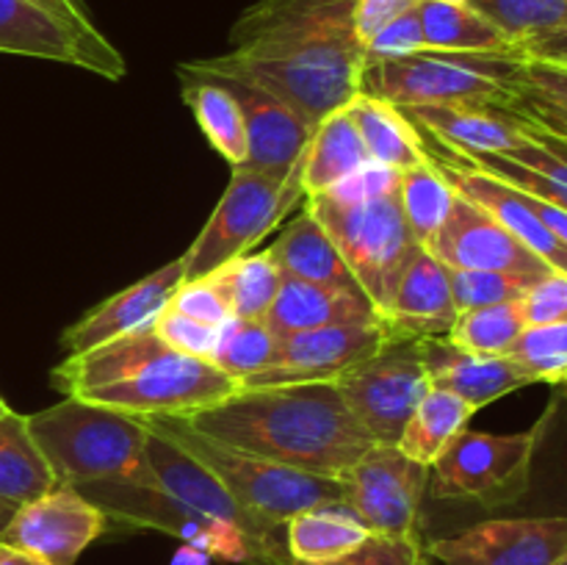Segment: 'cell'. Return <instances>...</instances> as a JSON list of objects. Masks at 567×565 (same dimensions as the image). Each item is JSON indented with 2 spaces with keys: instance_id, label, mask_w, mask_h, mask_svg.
Masks as SVG:
<instances>
[{
  "instance_id": "46",
  "label": "cell",
  "mask_w": 567,
  "mask_h": 565,
  "mask_svg": "<svg viewBox=\"0 0 567 565\" xmlns=\"http://www.w3.org/2000/svg\"><path fill=\"white\" fill-rule=\"evenodd\" d=\"M520 310H524L526 327L567 321V275L548 271L546 277L532 282L520 299Z\"/></svg>"
},
{
  "instance_id": "51",
  "label": "cell",
  "mask_w": 567,
  "mask_h": 565,
  "mask_svg": "<svg viewBox=\"0 0 567 565\" xmlns=\"http://www.w3.org/2000/svg\"><path fill=\"white\" fill-rule=\"evenodd\" d=\"M0 565H53L48 559L37 557L31 552H22V548L9 546V543H0Z\"/></svg>"
},
{
  "instance_id": "36",
  "label": "cell",
  "mask_w": 567,
  "mask_h": 565,
  "mask_svg": "<svg viewBox=\"0 0 567 565\" xmlns=\"http://www.w3.org/2000/svg\"><path fill=\"white\" fill-rule=\"evenodd\" d=\"M399 203H402L404 225L415 244L426 247L449 219V210L454 203V188L441 177V172L432 166L430 158L410 166L399 177Z\"/></svg>"
},
{
  "instance_id": "25",
  "label": "cell",
  "mask_w": 567,
  "mask_h": 565,
  "mask_svg": "<svg viewBox=\"0 0 567 565\" xmlns=\"http://www.w3.org/2000/svg\"><path fill=\"white\" fill-rule=\"evenodd\" d=\"M266 327L275 338L293 332L319 330L336 325H377L385 321L363 291H341V288L316 286L282 275V286L266 314Z\"/></svg>"
},
{
  "instance_id": "48",
  "label": "cell",
  "mask_w": 567,
  "mask_h": 565,
  "mask_svg": "<svg viewBox=\"0 0 567 565\" xmlns=\"http://www.w3.org/2000/svg\"><path fill=\"white\" fill-rule=\"evenodd\" d=\"M419 0H358V9H354V25H358L360 42H369L380 28H385L388 22H393L396 17H402L404 11L415 9Z\"/></svg>"
},
{
  "instance_id": "17",
  "label": "cell",
  "mask_w": 567,
  "mask_h": 565,
  "mask_svg": "<svg viewBox=\"0 0 567 565\" xmlns=\"http://www.w3.org/2000/svg\"><path fill=\"white\" fill-rule=\"evenodd\" d=\"M109 530V518L81 491L55 485L44 496L20 504L0 543L31 552L53 565H75L78 557Z\"/></svg>"
},
{
  "instance_id": "38",
  "label": "cell",
  "mask_w": 567,
  "mask_h": 565,
  "mask_svg": "<svg viewBox=\"0 0 567 565\" xmlns=\"http://www.w3.org/2000/svg\"><path fill=\"white\" fill-rule=\"evenodd\" d=\"M513 44L567 28V0H471Z\"/></svg>"
},
{
  "instance_id": "34",
  "label": "cell",
  "mask_w": 567,
  "mask_h": 565,
  "mask_svg": "<svg viewBox=\"0 0 567 565\" xmlns=\"http://www.w3.org/2000/svg\"><path fill=\"white\" fill-rule=\"evenodd\" d=\"M474 413L476 408H471L465 399L432 388V391L421 399L415 413L408 419L396 446L402 449L410 460H415V463L430 469V465L446 452L449 443H452L460 432L468 430V421Z\"/></svg>"
},
{
  "instance_id": "18",
  "label": "cell",
  "mask_w": 567,
  "mask_h": 565,
  "mask_svg": "<svg viewBox=\"0 0 567 565\" xmlns=\"http://www.w3.org/2000/svg\"><path fill=\"white\" fill-rule=\"evenodd\" d=\"M426 249L449 269L504 271L532 282L554 271L535 253H529L496 216L460 197L457 192L449 219L430 238Z\"/></svg>"
},
{
  "instance_id": "19",
  "label": "cell",
  "mask_w": 567,
  "mask_h": 565,
  "mask_svg": "<svg viewBox=\"0 0 567 565\" xmlns=\"http://www.w3.org/2000/svg\"><path fill=\"white\" fill-rule=\"evenodd\" d=\"M186 66L199 72V75L214 78L219 86H225L233 94V100L241 109L244 133H247V161L241 164L244 170L286 177L299 161V155L305 153V147H308V138L313 133V127L297 111L288 109L282 100H277L275 94L255 86V83L241 81V78L203 72L188 64V61Z\"/></svg>"
},
{
  "instance_id": "41",
  "label": "cell",
  "mask_w": 567,
  "mask_h": 565,
  "mask_svg": "<svg viewBox=\"0 0 567 565\" xmlns=\"http://www.w3.org/2000/svg\"><path fill=\"white\" fill-rule=\"evenodd\" d=\"M449 286H452L454 305L460 310L487 308V305L518 302L524 299L532 280L524 277L504 275V271H482V269H449Z\"/></svg>"
},
{
  "instance_id": "59",
  "label": "cell",
  "mask_w": 567,
  "mask_h": 565,
  "mask_svg": "<svg viewBox=\"0 0 567 565\" xmlns=\"http://www.w3.org/2000/svg\"><path fill=\"white\" fill-rule=\"evenodd\" d=\"M557 565H567V552L563 554V559H559V563Z\"/></svg>"
},
{
  "instance_id": "4",
  "label": "cell",
  "mask_w": 567,
  "mask_h": 565,
  "mask_svg": "<svg viewBox=\"0 0 567 565\" xmlns=\"http://www.w3.org/2000/svg\"><path fill=\"white\" fill-rule=\"evenodd\" d=\"M28 430L48 460L55 485L78 487L103 480H136L150 421L66 397L28 415Z\"/></svg>"
},
{
  "instance_id": "30",
  "label": "cell",
  "mask_w": 567,
  "mask_h": 565,
  "mask_svg": "<svg viewBox=\"0 0 567 565\" xmlns=\"http://www.w3.org/2000/svg\"><path fill=\"white\" fill-rule=\"evenodd\" d=\"M343 109L352 116L371 161L404 172L426 158L419 127L396 105L369 97V94H354Z\"/></svg>"
},
{
  "instance_id": "28",
  "label": "cell",
  "mask_w": 567,
  "mask_h": 565,
  "mask_svg": "<svg viewBox=\"0 0 567 565\" xmlns=\"http://www.w3.org/2000/svg\"><path fill=\"white\" fill-rule=\"evenodd\" d=\"M374 532L347 504H319L286 524V548L293 563L324 565L363 546Z\"/></svg>"
},
{
  "instance_id": "54",
  "label": "cell",
  "mask_w": 567,
  "mask_h": 565,
  "mask_svg": "<svg viewBox=\"0 0 567 565\" xmlns=\"http://www.w3.org/2000/svg\"><path fill=\"white\" fill-rule=\"evenodd\" d=\"M17 513V504L6 502V499H0V535H3V530L9 526V521L14 518Z\"/></svg>"
},
{
  "instance_id": "39",
  "label": "cell",
  "mask_w": 567,
  "mask_h": 565,
  "mask_svg": "<svg viewBox=\"0 0 567 565\" xmlns=\"http://www.w3.org/2000/svg\"><path fill=\"white\" fill-rule=\"evenodd\" d=\"M275 343L277 338L271 336L266 321L230 316L225 325H219V338H216V349L210 360L225 374L241 382L244 377L255 374V371L269 363L271 355H275Z\"/></svg>"
},
{
  "instance_id": "53",
  "label": "cell",
  "mask_w": 567,
  "mask_h": 565,
  "mask_svg": "<svg viewBox=\"0 0 567 565\" xmlns=\"http://www.w3.org/2000/svg\"><path fill=\"white\" fill-rule=\"evenodd\" d=\"M507 109H513V105H507ZM513 111H515V109H513ZM518 114L524 116V120L535 122L537 127H543V131H548V133H551V136H557L559 142L567 144V125H563V122L546 120V116H532V114H524V111H518Z\"/></svg>"
},
{
  "instance_id": "35",
  "label": "cell",
  "mask_w": 567,
  "mask_h": 565,
  "mask_svg": "<svg viewBox=\"0 0 567 565\" xmlns=\"http://www.w3.org/2000/svg\"><path fill=\"white\" fill-rule=\"evenodd\" d=\"M210 277L219 282L221 294L227 297L230 316H238V319L264 321L282 286V271L269 249L241 255L216 269Z\"/></svg>"
},
{
  "instance_id": "3",
  "label": "cell",
  "mask_w": 567,
  "mask_h": 565,
  "mask_svg": "<svg viewBox=\"0 0 567 565\" xmlns=\"http://www.w3.org/2000/svg\"><path fill=\"white\" fill-rule=\"evenodd\" d=\"M50 377L66 397L144 419H186L238 391L219 366L166 347L153 327L66 355Z\"/></svg>"
},
{
  "instance_id": "22",
  "label": "cell",
  "mask_w": 567,
  "mask_h": 565,
  "mask_svg": "<svg viewBox=\"0 0 567 565\" xmlns=\"http://www.w3.org/2000/svg\"><path fill=\"white\" fill-rule=\"evenodd\" d=\"M457 319L449 271L426 247H415L393 291L385 327L393 341L446 338Z\"/></svg>"
},
{
  "instance_id": "14",
  "label": "cell",
  "mask_w": 567,
  "mask_h": 565,
  "mask_svg": "<svg viewBox=\"0 0 567 565\" xmlns=\"http://www.w3.org/2000/svg\"><path fill=\"white\" fill-rule=\"evenodd\" d=\"M393 343L385 321L377 325H336L277 338L275 355L255 374L244 377L238 388L297 386V382H336L349 369L374 358Z\"/></svg>"
},
{
  "instance_id": "60",
  "label": "cell",
  "mask_w": 567,
  "mask_h": 565,
  "mask_svg": "<svg viewBox=\"0 0 567 565\" xmlns=\"http://www.w3.org/2000/svg\"><path fill=\"white\" fill-rule=\"evenodd\" d=\"M563 70H567V66H563Z\"/></svg>"
},
{
  "instance_id": "43",
  "label": "cell",
  "mask_w": 567,
  "mask_h": 565,
  "mask_svg": "<svg viewBox=\"0 0 567 565\" xmlns=\"http://www.w3.org/2000/svg\"><path fill=\"white\" fill-rule=\"evenodd\" d=\"M426 557L421 535H371L363 546L349 552L347 557L332 559L324 565H419ZM302 565V563H291Z\"/></svg>"
},
{
  "instance_id": "31",
  "label": "cell",
  "mask_w": 567,
  "mask_h": 565,
  "mask_svg": "<svg viewBox=\"0 0 567 565\" xmlns=\"http://www.w3.org/2000/svg\"><path fill=\"white\" fill-rule=\"evenodd\" d=\"M181 92L186 105L192 109L199 131L210 142V147L236 170L247 161V133H244V116L233 94L208 75L188 70L186 64L177 66Z\"/></svg>"
},
{
  "instance_id": "26",
  "label": "cell",
  "mask_w": 567,
  "mask_h": 565,
  "mask_svg": "<svg viewBox=\"0 0 567 565\" xmlns=\"http://www.w3.org/2000/svg\"><path fill=\"white\" fill-rule=\"evenodd\" d=\"M415 127L463 153L507 155L524 131L498 105H413L399 109Z\"/></svg>"
},
{
  "instance_id": "40",
  "label": "cell",
  "mask_w": 567,
  "mask_h": 565,
  "mask_svg": "<svg viewBox=\"0 0 567 565\" xmlns=\"http://www.w3.org/2000/svg\"><path fill=\"white\" fill-rule=\"evenodd\" d=\"M509 358L535 382H559L567 377V321L526 327L509 349Z\"/></svg>"
},
{
  "instance_id": "50",
  "label": "cell",
  "mask_w": 567,
  "mask_h": 565,
  "mask_svg": "<svg viewBox=\"0 0 567 565\" xmlns=\"http://www.w3.org/2000/svg\"><path fill=\"white\" fill-rule=\"evenodd\" d=\"M33 3L44 6V9H50L53 14L64 17L66 22H72L75 28H81L83 33H100V28L94 25L92 14H89V9L83 0H33Z\"/></svg>"
},
{
  "instance_id": "24",
  "label": "cell",
  "mask_w": 567,
  "mask_h": 565,
  "mask_svg": "<svg viewBox=\"0 0 567 565\" xmlns=\"http://www.w3.org/2000/svg\"><path fill=\"white\" fill-rule=\"evenodd\" d=\"M504 515L567 518V393L554 391L532 427L526 491Z\"/></svg>"
},
{
  "instance_id": "52",
  "label": "cell",
  "mask_w": 567,
  "mask_h": 565,
  "mask_svg": "<svg viewBox=\"0 0 567 565\" xmlns=\"http://www.w3.org/2000/svg\"><path fill=\"white\" fill-rule=\"evenodd\" d=\"M169 565H210V554H205L203 548H194L183 543V548L175 554V559H172Z\"/></svg>"
},
{
  "instance_id": "20",
  "label": "cell",
  "mask_w": 567,
  "mask_h": 565,
  "mask_svg": "<svg viewBox=\"0 0 567 565\" xmlns=\"http://www.w3.org/2000/svg\"><path fill=\"white\" fill-rule=\"evenodd\" d=\"M426 158L432 161L437 172H441L443 181L460 194V197L471 199L480 208H485L487 214L496 216L520 244H524L529 253H535L548 269L563 271L567 275V244L540 216L532 210L529 199L520 188L507 186V183L496 181V177L485 175L480 170H471L465 164H454V161L443 158L441 153H435L432 147H426Z\"/></svg>"
},
{
  "instance_id": "16",
  "label": "cell",
  "mask_w": 567,
  "mask_h": 565,
  "mask_svg": "<svg viewBox=\"0 0 567 565\" xmlns=\"http://www.w3.org/2000/svg\"><path fill=\"white\" fill-rule=\"evenodd\" d=\"M0 53L81 66L109 81H122L127 72L125 59L103 31L83 33L33 0H0Z\"/></svg>"
},
{
  "instance_id": "8",
  "label": "cell",
  "mask_w": 567,
  "mask_h": 565,
  "mask_svg": "<svg viewBox=\"0 0 567 565\" xmlns=\"http://www.w3.org/2000/svg\"><path fill=\"white\" fill-rule=\"evenodd\" d=\"M302 161L305 153L286 177L244 166L233 170L214 214L183 255V280L214 275L225 264L247 255L266 233L275 230L282 216L305 197Z\"/></svg>"
},
{
  "instance_id": "42",
  "label": "cell",
  "mask_w": 567,
  "mask_h": 565,
  "mask_svg": "<svg viewBox=\"0 0 567 565\" xmlns=\"http://www.w3.org/2000/svg\"><path fill=\"white\" fill-rule=\"evenodd\" d=\"M153 330L158 332L161 341H164L166 347L177 349V352L192 355V358H203V360L214 358L219 327L205 325V321L192 319V316L181 314V310L166 305V308L161 310L158 319H155ZM210 363H214V360H210Z\"/></svg>"
},
{
  "instance_id": "13",
  "label": "cell",
  "mask_w": 567,
  "mask_h": 565,
  "mask_svg": "<svg viewBox=\"0 0 567 565\" xmlns=\"http://www.w3.org/2000/svg\"><path fill=\"white\" fill-rule=\"evenodd\" d=\"M341 482L343 504L374 535H421L419 518L430 469L410 460L402 449L374 443Z\"/></svg>"
},
{
  "instance_id": "49",
  "label": "cell",
  "mask_w": 567,
  "mask_h": 565,
  "mask_svg": "<svg viewBox=\"0 0 567 565\" xmlns=\"http://www.w3.org/2000/svg\"><path fill=\"white\" fill-rule=\"evenodd\" d=\"M518 50L524 53V59L529 61L567 66V28L543 33V37H535V39H526V42L518 44Z\"/></svg>"
},
{
  "instance_id": "7",
  "label": "cell",
  "mask_w": 567,
  "mask_h": 565,
  "mask_svg": "<svg viewBox=\"0 0 567 565\" xmlns=\"http://www.w3.org/2000/svg\"><path fill=\"white\" fill-rule=\"evenodd\" d=\"M305 210L319 219L327 236L341 253L360 291L371 299L377 314L385 319L393 291L404 266L413 258L415 238L410 236L399 203V188L374 199L341 203L327 194L305 199Z\"/></svg>"
},
{
  "instance_id": "33",
  "label": "cell",
  "mask_w": 567,
  "mask_h": 565,
  "mask_svg": "<svg viewBox=\"0 0 567 565\" xmlns=\"http://www.w3.org/2000/svg\"><path fill=\"white\" fill-rule=\"evenodd\" d=\"M53 487L55 476L28 430V415L11 410L0 419V499L20 507Z\"/></svg>"
},
{
  "instance_id": "15",
  "label": "cell",
  "mask_w": 567,
  "mask_h": 565,
  "mask_svg": "<svg viewBox=\"0 0 567 565\" xmlns=\"http://www.w3.org/2000/svg\"><path fill=\"white\" fill-rule=\"evenodd\" d=\"M424 548L441 565H557L567 552V518H482Z\"/></svg>"
},
{
  "instance_id": "23",
  "label": "cell",
  "mask_w": 567,
  "mask_h": 565,
  "mask_svg": "<svg viewBox=\"0 0 567 565\" xmlns=\"http://www.w3.org/2000/svg\"><path fill=\"white\" fill-rule=\"evenodd\" d=\"M419 349L430 386L465 399L476 410L535 382L509 355L465 352L449 338H421Z\"/></svg>"
},
{
  "instance_id": "5",
  "label": "cell",
  "mask_w": 567,
  "mask_h": 565,
  "mask_svg": "<svg viewBox=\"0 0 567 565\" xmlns=\"http://www.w3.org/2000/svg\"><path fill=\"white\" fill-rule=\"evenodd\" d=\"M524 53L421 50L360 70V94L396 109L413 105H507L524 81Z\"/></svg>"
},
{
  "instance_id": "58",
  "label": "cell",
  "mask_w": 567,
  "mask_h": 565,
  "mask_svg": "<svg viewBox=\"0 0 567 565\" xmlns=\"http://www.w3.org/2000/svg\"><path fill=\"white\" fill-rule=\"evenodd\" d=\"M443 3H471V0H443Z\"/></svg>"
},
{
  "instance_id": "27",
  "label": "cell",
  "mask_w": 567,
  "mask_h": 565,
  "mask_svg": "<svg viewBox=\"0 0 567 565\" xmlns=\"http://www.w3.org/2000/svg\"><path fill=\"white\" fill-rule=\"evenodd\" d=\"M266 249L286 277L316 282V286L341 288V291H360L332 238L308 210L288 222L280 236L275 238V244Z\"/></svg>"
},
{
  "instance_id": "29",
  "label": "cell",
  "mask_w": 567,
  "mask_h": 565,
  "mask_svg": "<svg viewBox=\"0 0 567 565\" xmlns=\"http://www.w3.org/2000/svg\"><path fill=\"white\" fill-rule=\"evenodd\" d=\"M369 153L363 147L358 127H354L352 116L347 109H338L327 114L319 125L313 127L305 147L302 161V192L305 199L319 197V194L330 192L332 186L352 175L354 170L365 164Z\"/></svg>"
},
{
  "instance_id": "56",
  "label": "cell",
  "mask_w": 567,
  "mask_h": 565,
  "mask_svg": "<svg viewBox=\"0 0 567 565\" xmlns=\"http://www.w3.org/2000/svg\"><path fill=\"white\" fill-rule=\"evenodd\" d=\"M557 391H563V393H567V377H565V380H563V382H559V386H557Z\"/></svg>"
},
{
  "instance_id": "9",
  "label": "cell",
  "mask_w": 567,
  "mask_h": 565,
  "mask_svg": "<svg viewBox=\"0 0 567 565\" xmlns=\"http://www.w3.org/2000/svg\"><path fill=\"white\" fill-rule=\"evenodd\" d=\"M532 430L496 435L463 430L430 465L432 502L468 504L487 518L507 513L526 491Z\"/></svg>"
},
{
  "instance_id": "55",
  "label": "cell",
  "mask_w": 567,
  "mask_h": 565,
  "mask_svg": "<svg viewBox=\"0 0 567 565\" xmlns=\"http://www.w3.org/2000/svg\"><path fill=\"white\" fill-rule=\"evenodd\" d=\"M11 413V408H9V402H6L3 397H0V419H3V415H9Z\"/></svg>"
},
{
  "instance_id": "45",
  "label": "cell",
  "mask_w": 567,
  "mask_h": 565,
  "mask_svg": "<svg viewBox=\"0 0 567 565\" xmlns=\"http://www.w3.org/2000/svg\"><path fill=\"white\" fill-rule=\"evenodd\" d=\"M169 308L181 310V314L192 316V319L205 321V325H225L230 319V305L221 294L219 282L214 277H199V280H183L177 291L172 294Z\"/></svg>"
},
{
  "instance_id": "21",
  "label": "cell",
  "mask_w": 567,
  "mask_h": 565,
  "mask_svg": "<svg viewBox=\"0 0 567 565\" xmlns=\"http://www.w3.org/2000/svg\"><path fill=\"white\" fill-rule=\"evenodd\" d=\"M183 282V258L169 260L153 275L142 277L138 282L127 286L125 291L114 294L97 308L89 310L83 319H78L70 330L61 336V347L66 355H81L94 347L114 341V338L131 336V332L150 330L161 310L169 305L172 294Z\"/></svg>"
},
{
  "instance_id": "12",
  "label": "cell",
  "mask_w": 567,
  "mask_h": 565,
  "mask_svg": "<svg viewBox=\"0 0 567 565\" xmlns=\"http://www.w3.org/2000/svg\"><path fill=\"white\" fill-rule=\"evenodd\" d=\"M341 399L377 443L396 446L404 424L432 391L419 341H393L336 380Z\"/></svg>"
},
{
  "instance_id": "1",
  "label": "cell",
  "mask_w": 567,
  "mask_h": 565,
  "mask_svg": "<svg viewBox=\"0 0 567 565\" xmlns=\"http://www.w3.org/2000/svg\"><path fill=\"white\" fill-rule=\"evenodd\" d=\"M354 9L358 0H258L233 25L227 53L188 64L255 83L316 127L360 94Z\"/></svg>"
},
{
  "instance_id": "6",
  "label": "cell",
  "mask_w": 567,
  "mask_h": 565,
  "mask_svg": "<svg viewBox=\"0 0 567 565\" xmlns=\"http://www.w3.org/2000/svg\"><path fill=\"white\" fill-rule=\"evenodd\" d=\"M164 430L177 446L186 449L192 458L208 465L216 480L244 504L252 515L271 526H286L293 515L305 513L319 504H341L343 482L332 476L308 474L258 454L241 452L227 443L214 441L203 432L192 430L181 419H150Z\"/></svg>"
},
{
  "instance_id": "47",
  "label": "cell",
  "mask_w": 567,
  "mask_h": 565,
  "mask_svg": "<svg viewBox=\"0 0 567 565\" xmlns=\"http://www.w3.org/2000/svg\"><path fill=\"white\" fill-rule=\"evenodd\" d=\"M399 177H402L399 170L377 164V161H365L360 170H354L352 175L343 177L338 186H332L324 194L332 199H341V203H360V199H374L382 197V194L396 192Z\"/></svg>"
},
{
  "instance_id": "32",
  "label": "cell",
  "mask_w": 567,
  "mask_h": 565,
  "mask_svg": "<svg viewBox=\"0 0 567 565\" xmlns=\"http://www.w3.org/2000/svg\"><path fill=\"white\" fill-rule=\"evenodd\" d=\"M424 31L426 50L446 53H520L491 20L471 9L468 3H443V0H419L415 6Z\"/></svg>"
},
{
  "instance_id": "57",
  "label": "cell",
  "mask_w": 567,
  "mask_h": 565,
  "mask_svg": "<svg viewBox=\"0 0 567 565\" xmlns=\"http://www.w3.org/2000/svg\"><path fill=\"white\" fill-rule=\"evenodd\" d=\"M419 565H432V557H430V554H426V557L424 559H421V563Z\"/></svg>"
},
{
  "instance_id": "2",
  "label": "cell",
  "mask_w": 567,
  "mask_h": 565,
  "mask_svg": "<svg viewBox=\"0 0 567 565\" xmlns=\"http://www.w3.org/2000/svg\"><path fill=\"white\" fill-rule=\"evenodd\" d=\"M181 421L233 449L332 480H343L377 443L336 382L238 388L225 402Z\"/></svg>"
},
{
  "instance_id": "44",
  "label": "cell",
  "mask_w": 567,
  "mask_h": 565,
  "mask_svg": "<svg viewBox=\"0 0 567 565\" xmlns=\"http://www.w3.org/2000/svg\"><path fill=\"white\" fill-rule=\"evenodd\" d=\"M419 6V3H415ZM426 50L424 44V31H421L419 11L410 9L402 17H396L393 22H388L385 28L374 33V37L365 42V61H391V59H404V55H413Z\"/></svg>"
},
{
  "instance_id": "37",
  "label": "cell",
  "mask_w": 567,
  "mask_h": 565,
  "mask_svg": "<svg viewBox=\"0 0 567 565\" xmlns=\"http://www.w3.org/2000/svg\"><path fill=\"white\" fill-rule=\"evenodd\" d=\"M526 330L524 310L518 302L487 305V308L460 310L449 330V341L454 347L474 355H509L513 343Z\"/></svg>"
},
{
  "instance_id": "11",
  "label": "cell",
  "mask_w": 567,
  "mask_h": 565,
  "mask_svg": "<svg viewBox=\"0 0 567 565\" xmlns=\"http://www.w3.org/2000/svg\"><path fill=\"white\" fill-rule=\"evenodd\" d=\"M150 421V419H147ZM133 482H147L161 487L164 493L175 496L186 507L221 521V524L236 526L238 532L249 537L264 554L266 565H291V554L286 548V526H271L249 513L219 480L208 465L177 446L164 430L150 421V435L142 452V471Z\"/></svg>"
},
{
  "instance_id": "10",
  "label": "cell",
  "mask_w": 567,
  "mask_h": 565,
  "mask_svg": "<svg viewBox=\"0 0 567 565\" xmlns=\"http://www.w3.org/2000/svg\"><path fill=\"white\" fill-rule=\"evenodd\" d=\"M75 491H81L94 507L103 510L109 521L138 526V530L166 532L186 546L203 548L205 554H210V559H221V563L266 565L260 548L236 526L208 518L147 482L103 480L78 485Z\"/></svg>"
}]
</instances>
